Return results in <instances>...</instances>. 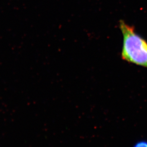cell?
Wrapping results in <instances>:
<instances>
[{
  "mask_svg": "<svg viewBox=\"0 0 147 147\" xmlns=\"http://www.w3.org/2000/svg\"><path fill=\"white\" fill-rule=\"evenodd\" d=\"M123 36L121 56L123 60L147 68V42L138 34L134 27L119 21Z\"/></svg>",
  "mask_w": 147,
  "mask_h": 147,
  "instance_id": "1",
  "label": "cell"
},
{
  "mask_svg": "<svg viewBox=\"0 0 147 147\" xmlns=\"http://www.w3.org/2000/svg\"><path fill=\"white\" fill-rule=\"evenodd\" d=\"M133 147H147V142L145 141H140L135 144Z\"/></svg>",
  "mask_w": 147,
  "mask_h": 147,
  "instance_id": "2",
  "label": "cell"
}]
</instances>
